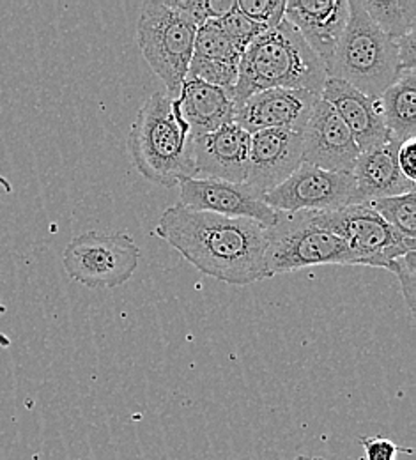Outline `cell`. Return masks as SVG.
I'll use <instances>...</instances> for the list:
<instances>
[{"instance_id":"6da1fadb","label":"cell","mask_w":416,"mask_h":460,"mask_svg":"<svg viewBox=\"0 0 416 460\" xmlns=\"http://www.w3.org/2000/svg\"><path fill=\"white\" fill-rule=\"evenodd\" d=\"M155 232L200 273L218 282L244 288L268 279L264 255L270 229L253 220L174 204L162 213Z\"/></svg>"},{"instance_id":"7a4b0ae2","label":"cell","mask_w":416,"mask_h":460,"mask_svg":"<svg viewBox=\"0 0 416 460\" xmlns=\"http://www.w3.org/2000/svg\"><path fill=\"white\" fill-rule=\"evenodd\" d=\"M326 78L323 60L284 20L248 45L239 62L238 82L231 98L238 107L252 94L270 89H301L321 96Z\"/></svg>"},{"instance_id":"3957f363","label":"cell","mask_w":416,"mask_h":460,"mask_svg":"<svg viewBox=\"0 0 416 460\" xmlns=\"http://www.w3.org/2000/svg\"><path fill=\"white\" fill-rule=\"evenodd\" d=\"M191 142L179 100L167 93H155L144 102L128 135V149L137 171L164 188L197 177Z\"/></svg>"},{"instance_id":"277c9868","label":"cell","mask_w":416,"mask_h":460,"mask_svg":"<svg viewBox=\"0 0 416 460\" xmlns=\"http://www.w3.org/2000/svg\"><path fill=\"white\" fill-rule=\"evenodd\" d=\"M348 4L350 18L328 76L377 100L401 75L397 47L374 25L358 0H348Z\"/></svg>"},{"instance_id":"5b68a950","label":"cell","mask_w":416,"mask_h":460,"mask_svg":"<svg viewBox=\"0 0 416 460\" xmlns=\"http://www.w3.org/2000/svg\"><path fill=\"white\" fill-rule=\"evenodd\" d=\"M324 264L358 266V261L348 243L321 227L310 211L279 213L264 255L268 279Z\"/></svg>"},{"instance_id":"8992f818","label":"cell","mask_w":416,"mask_h":460,"mask_svg":"<svg viewBox=\"0 0 416 460\" xmlns=\"http://www.w3.org/2000/svg\"><path fill=\"white\" fill-rule=\"evenodd\" d=\"M197 27L184 20L165 0L142 5L137 43L167 94L178 98L193 54Z\"/></svg>"},{"instance_id":"52a82bcc","label":"cell","mask_w":416,"mask_h":460,"mask_svg":"<svg viewBox=\"0 0 416 460\" xmlns=\"http://www.w3.org/2000/svg\"><path fill=\"white\" fill-rule=\"evenodd\" d=\"M140 248L124 232L89 230L76 235L62 253L67 277L89 288L124 286L137 271Z\"/></svg>"},{"instance_id":"ba28073f","label":"cell","mask_w":416,"mask_h":460,"mask_svg":"<svg viewBox=\"0 0 416 460\" xmlns=\"http://www.w3.org/2000/svg\"><path fill=\"white\" fill-rule=\"evenodd\" d=\"M324 229L342 237L357 257L358 266L392 270L395 259L416 250V239L392 229L367 204H351L337 211H310Z\"/></svg>"},{"instance_id":"9c48e42d","label":"cell","mask_w":416,"mask_h":460,"mask_svg":"<svg viewBox=\"0 0 416 460\" xmlns=\"http://www.w3.org/2000/svg\"><path fill=\"white\" fill-rule=\"evenodd\" d=\"M262 199L277 213L337 211L357 204V186L351 172H330L301 164L297 172Z\"/></svg>"},{"instance_id":"30bf717a","label":"cell","mask_w":416,"mask_h":460,"mask_svg":"<svg viewBox=\"0 0 416 460\" xmlns=\"http://www.w3.org/2000/svg\"><path fill=\"white\" fill-rule=\"evenodd\" d=\"M181 206L193 211H206L227 218H248L268 229L277 224L279 213L244 182L191 177L178 184Z\"/></svg>"},{"instance_id":"8fae6325","label":"cell","mask_w":416,"mask_h":460,"mask_svg":"<svg viewBox=\"0 0 416 460\" xmlns=\"http://www.w3.org/2000/svg\"><path fill=\"white\" fill-rule=\"evenodd\" d=\"M303 164L330 172H353L359 156L357 142L344 120L324 100H317L301 133Z\"/></svg>"},{"instance_id":"7c38bea8","label":"cell","mask_w":416,"mask_h":460,"mask_svg":"<svg viewBox=\"0 0 416 460\" xmlns=\"http://www.w3.org/2000/svg\"><path fill=\"white\" fill-rule=\"evenodd\" d=\"M303 164L301 133L264 129L250 135L244 184L264 197L297 172Z\"/></svg>"},{"instance_id":"4fadbf2b","label":"cell","mask_w":416,"mask_h":460,"mask_svg":"<svg viewBox=\"0 0 416 460\" xmlns=\"http://www.w3.org/2000/svg\"><path fill=\"white\" fill-rule=\"evenodd\" d=\"M319 94L301 89H270L255 93L236 107L235 124L253 135L264 129L303 133Z\"/></svg>"},{"instance_id":"5bb4252c","label":"cell","mask_w":416,"mask_h":460,"mask_svg":"<svg viewBox=\"0 0 416 460\" xmlns=\"http://www.w3.org/2000/svg\"><path fill=\"white\" fill-rule=\"evenodd\" d=\"M350 18L348 0H288L284 20L289 22L310 50L332 66Z\"/></svg>"},{"instance_id":"9a60e30c","label":"cell","mask_w":416,"mask_h":460,"mask_svg":"<svg viewBox=\"0 0 416 460\" xmlns=\"http://www.w3.org/2000/svg\"><path fill=\"white\" fill-rule=\"evenodd\" d=\"M248 149L250 135L235 122L193 138L191 156L197 177L244 182Z\"/></svg>"},{"instance_id":"2e32d148","label":"cell","mask_w":416,"mask_h":460,"mask_svg":"<svg viewBox=\"0 0 416 460\" xmlns=\"http://www.w3.org/2000/svg\"><path fill=\"white\" fill-rule=\"evenodd\" d=\"M321 100L332 105L350 128L359 153L377 149L394 138L381 119L377 100L365 96L350 84L328 76L321 91Z\"/></svg>"},{"instance_id":"e0dca14e","label":"cell","mask_w":416,"mask_h":460,"mask_svg":"<svg viewBox=\"0 0 416 460\" xmlns=\"http://www.w3.org/2000/svg\"><path fill=\"white\" fill-rule=\"evenodd\" d=\"M244 52L215 22H208L197 29L186 78L208 82L231 94L238 82L239 62Z\"/></svg>"},{"instance_id":"ac0fdd59","label":"cell","mask_w":416,"mask_h":460,"mask_svg":"<svg viewBox=\"0 0 416 460\" xmlns=\"http://www.w3.org/2000/svg\"><path fill=\"white\" fill-rule=\"evenodd\" d=\"M401 144L392 138L377 149L359 153L351 172L357 186V204L415 191V182L408 181L397 165V149Z\"/></svg>"},{"instance_id":"d6986e66","label":"cell","mask_w":416,"mask_h":460,"mask_svg":"<svg viewBox=\"0 0 416 460\" xmlns=\"http://www.w3.org/2000/svg\"><path fill=\"white\" fill-rule=\"evenodd\" d=\"M181 115L186 120L191 138L233 124L236 107L231 94L217 85L197 78H186L178 94Z\"/></svg>"},{"instance_id":"ffe728a7","label":"cell","mask_w":416,"mask_h":460,"mask_svg":"<svg viewBox=\"0 0 416 460\" xmlns=\"http://www.w3.org/2000/svg\"><path fill=\"white\" fill-rule=\"evenodd\" d=\"M377 103L381 119L395 140L416 138V71L401 73Z\"/></svg>"},{"instance_id":"44dd1931","label":"cell","mask_w":416,"mask_h":460,"mask_svg":"<svg viewBox=\"0 0 416 460\" xmlns=\"http://www.w3.org/2000/svg\"><path fill=\"white\" fill-rule=\"evenodd\" d=\"M374 25L397 41L416 29V0H358Z\"/></svg>"},{"instance_id":"7402d4cb","label":"cell","mask_w":416,"mask_h":460,"mask_svg":"<svg viewBox=\"0 0 416 460\" xmlns=\"http://www.w3.org/2000/svg\"><path fill=\"white\" fill-rule=\"evenodd\" d=\"M392 229L408 239H416V193L386 197L367 202Z\"/></svg>"},{"instance_id":"603a6c76","label":"cell","mask_w":416,"mask_h":460,"mask_svg":"<svg viewBox=\"0 0 416 460\" xmlns=\"http://www.w3.org/2000/svg\"><path fill=\"white\" fill-rule=\"evenodd\" d=\"M165 2L197 29L208 22H217L224 18L236 5V0H165Z\"/></svg>"},{"instance_id":"cb8c5ba5","label":"cell","mask_w":416,"mask_h":460,"mask_svg":"<svg viewBox=\"0 0 416 460\" xmlns=\"http://www.w3.org/2000/svg\"><path fill=\"white\" fill-rule=\"evenodd\" d=\"M236 5L248 20L270 31L284 22L288 0H236Z\"/></svg>"},{"instance_id":"d4e9b609","label":"cell","mask_w":416,"mask_h":460,"mask_svg":"<svg viewBox=\"0 0 416 460\" xmlns=\"http://www.w3.org/2000/svg\"><path fill=\"white\" fill-rule=\"evenodd\" d=\"M231 40L233 43L241 49L243 52L248 49V45L257 38L261 36L264 31L253 23L252 20H248L241 11L238 9V5H235L224 18L217 20L215 22Z\"/></svg>"},{"instance_id":"484cf974","label":"cell","mask_w":416,"mask_h":460,"mask_svg":"<svg viewBox=\"0 0 416 460\" xmlns=\"http://www.w3.org/2000/svg\"><path fill=\"white\" fill-rule=\"evenodd\" d=\"M358 443L365 450V457L361 460H395L399 454H406V456L415 454V448L397 445L390 438L381 436V434H377V436H359Z\"/></svg>"},{"instance_id":"4316f807","label":"cell","mask_w":416,"mask_h":460,"mask_svg":"<svg viewBox=\"0 0 416 460\" xmlns=\"http://www.w3.org/2000/svg\"><path fill=\"white\" fill-rule=\"evenodd\" d=\"M401 282L403 296L408 303L412 314H415L416 303V250L408 252L406 255L394 261L390 270Z\"/></svg>"},{"instance_id":"83f0119b","label":"cell","mask_w":416,"mask_h":460,"mask_svg":"<svg viewBox=\"0 0 416 460\" xmlns=\"http://www.w3.org/2000/svg\"><path fill=\"white\" fill-rule=\"evenodd\" d=\"M397 47V58H399V69L404 71H416V29L408 32L406 36L399 38L395 41Z\"/></svg>"},{"instance_id":"f1b7e54d","label":"cell","mask_w":416,"mask_h":460,"mask_svg":"<svg viewBox=\"0 0 416 460\" xmlns=\"http://www.w3.org/2000/svg\"><path fill=\"white\" fill-rule=\"evenodd\" d=\"M416 138L404 140L399 149H397V165L401 173L408 179L413 181L416 179Z\"/></svg>"},{"instance_id":"f546056e","label":"cell","mask_w":416,"mask_h":460,"mask_svg":"<svg viewBox=\"0 0 416 460\" xmlns=\"http://www.w3.org/2000/svg\"><path fill=\"white\" fill-rule=\"evenodd\" d=\"M5 303L2 301V296H0V315H4L5 314ZM11 345V341L7 339V335H4V333H0V347H9Z\"/></svg>"},{"instance_id":"4dcf8cb0","label":"cell","mask_w":416,"mask_h":460,"mask_svg":"<svg viewBox=\"0 0 416 460\" xmlns=\"http://www.w3.org/2000/svg\"><path fill=\"white\" fill-rule=\"evenodd\" d=\"M11 191H13L11 182H9L5 177L0 175V195H2V193H11Z\"/></svg>"},{"instance_id":"1f68e13d","label":"cell","mask_w":416,"mask_h":460,"mask_svg":"<svg viewBox=\"0 0 416 460\" xmlns=\"http://www.w3.org/2000/svg\"><path fill=\"white\" fill-rule=\"evenodd\" d=\"M295 460H326L323 459V457H310V456H299Z\"/></svg>"}]
</instances>
